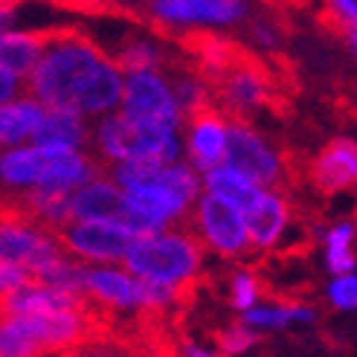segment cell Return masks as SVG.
<instances>
[{"instance_id":"19","label":"cell","mask_w":357,"mask_h":357,"mask_svg":"<svg viewBox=\"0 0 357 357\" xmlns=\"http://www.w3.org/2000/svg\"><path fill=\"white\" fill-rule=\"evenodd\" d=\"M47 35H50V29H38V32L9 29V32H3L0 35V64H3L12 76L26 79L47 47Z\"/></svg>"},{"instance_id":"4","label":"cell","mask_w":357,"mask_h":357,"mask_svg":"<svg viewBox=\"0 0 357 357\" xmlns=\"http://www.w3.org/2000/svg\"><path fill=\"white\" fill-rule=\"evenodd\" d=\"M99 157L108 163L119 160H134V157H149L160 163H174L181 157V142H177V128L160 122H142L128 114H111L105 116L99 131Z\"/></svg>"},{"instance_id":"31","label":"cell","mask_w":357,"mask_h":357,"mask_svg":"<svg viewBox=\"0 0 357 357\" xmlns=\"http://www.w3.org/2000/svg\"><path fill=\"white\" fill-rule=\"evenodd\" d=\"M17 9H21V0H0V35L12 29Z\"/></svg>"},{"instance_id":"25","label":"cell","mask_w":357,"mask_h":357,"mask_svg":"<svg viewBox=\"0 0 357 357\" xmlns=\"http://www.w3.org/2000/svg\"><path fill=\"white\" fill-rule=\"evenodd\" d=\"M326 302L334 311L354 314L357 311V271L328 276V282H326Z\"/></svg>"},{"instance_id":"20","label":"cell","mask_w":357,"mask_h":357,"mask_svg":"<svg viewBox=\"0 0 357 357\" xmlns=\"http://www.w3.org/2000/svg\"><path fill=\"white\" fill-rule=\"evenodd\" d=\"M47 108L38 99H17L0 105V146H21L32 139L38 122L44 119Z\"/></svg>"},{"instance_id":"28","label":"cell","mask_w":357,"mask_h":357,"mask_svg":"<svg viewBox=\"0 0 357 357\" xmlns=\"http://www.w3.org/2000/svg\"><path fill=\"white\" fill-rule=\"evenodd\" d=\"M250 41L256 44L259 52H276L282 47V29L276 21H271V17H253L250 21Z\"/></svg>"},{"instance_id":"9","label":"cell","mask_w":357,"mask_h":357,"mask_svg":"<svg viewBox=\"0 0 357 357\" xmlns=\"http://www.w3.org/2000/svg\"><path fill=\"white\" fill-rule=\"evenodd\" d=\"M0 259L29 267L32 276L38 279L50 267L70 259V253L59 241V236L44 227L17 218H0Z\"/></svg>"},{"instance_id":"15","label":"cell","mask_w":357,"mask_h":357,"mask_svg":"<svg viewBox=\"0 0 357 357\" xmlns=\"http://www.w3.org/2000/svg\"><path fill=\"white\" fill-rule=\"evenodd\" d=\"M82 291L108 311H139V279L119 267H84Z\"/></svg>"},{"instance_id":"27","label":"cell","mask_w":357,"mask_h":357,"mask_svg":"<svg viewBox=\"0 0 357 357\" xmlns=\"http://www.w3.org/2000/svg\"><path fill=\"white\" fill-rule=\"evenodd\" d=\"M323 17L346 38L357 29V0H323Z\"/></svg>"},{"instance_id":"32","label":"cell","mask_w":357,"mask_h":357,"mask_svg":"<svg viewBox=\"0 0 357 357\" xmlns=\"http://www.w3.org/2000/svg\"><path fill=\"white\" fill-rule=\"evenodd\" d=\"M183 357H229V354H224L221 349H204L198 343H186L183 346Z\"/></svg>"},{"instance_id":"11","label":"cell","mask_w":357,"mask_h":357,"mask_svg":"<svg viewBox=\"0 0 357 357\" xmlns=\"http://www.w3.org/2000/svg\"><path fill=\"white\" fill-rule=\"evenodd\" d=\"M119 105H122V114L142 122H160V125L181 128V119H183L169 82L157 70H134V73H128Z\"/></svg>"},{"instance_id":"10","label":"cell","mask_w":357,"mask_h":357,"mask_svg":"<svg viewBox=\"0 0 357 357\" xmlns=\"http://www.w3.org/2000/svg\"><path fill=\"white\" fill-rule=\"evenodd\" d=\"M59 241L73 259L82 261H125L131 244L137 236L125 229L116 221H99V218H84V221H70L59 229Z\"/></svg>"},{"instance_id":"26","label":"cell","mask_w":357,"mask_h":357,"mask_svg":"<svg viewBox=\"0 0 357 357\" xmlns=\"http://www.w3.org/2000/svg\"><path fill=\"white\" fill-rule=\"evenodd\" d=\"M259 331H253L247 323H233V326H224L218 334H215V343H218V349L224 351V354H229V357H236V354H244V351H250L256 343H259Z\"/></svg>"},{"instance_id":"33","label":"cell","mask_w":357,"mask_h":357,"mask_svg":"<svg viewBox=\"0 0 357 357\" xmlns=\"http://www.w3.org/2000/svg\"><path fill=\"white\" fill-rule=\"evenodd\" d=\"M346 44H349V50H351V52H354V59H357V29H354V32H349V35H346Z\"/></svg>"},{"instance_id":"34","label":"cell","mask_w":357,"mask_h":357,"mask_svg":"<svg viewBox=\"0 0 357 357\" xmlns=\"http://www.w3.org/2000/svg\"><path fill=\"white\" fill-rule=\"evenodd\" d=\"M0 357H6V354H3V351H0Z\"/></svg>"},{"instance_id":"17","label":"cell","mask_w":357,"mask_h":357,"mask_svg":"<svg viewBox=\"0 0 357 357\" xmlns=\"http://www.w3.org/2000/svg\"><path fill=\"white\" fill-rule=\"evenodd\" d=\"M314 319H317L314 305H308L302 299H261L259 305L247 308L241 314V323H247L259 334L282 331L291 326H311Z\"/></svg>"},{"instance_id":"23","label":"cell","mask_w":357,"mask_h":357,"mask_svg":"<svg viewBox=\"0 0 357 357\" xmlns=\"http://www.w3.org/2000/svg\"><path fill=\"white\" fill-rule=\"evenodd\" d=\"M116 61L119 70L125 73H134V70H154L157 64H163V52H160L149 38H142V35H128L116 52L111 56Z\"/></svg>"},{"instance_id":"13","label":"cell","mask_w":357,"mask_h":357,"mask_svg":"<svg viewBox=\"0 0 357 357\" xmlns=\"http://www.w3.org/2000/svg\"><path fill=\"white\" fill-rule=\"evenodd\" d=\"M229 122L233 116H227L218 105H206L186 116V154L192 169L209 172L224 163L229 146Z\"/></svg>"},{"instance_id":"5","label":"cell","mask_w":357,"mask_h":357,"mask_svg":"<svg viewBox=\"0 0 357 357\" xmlns=\"http://www.w3.org/2000/svg\"><path fill=\"white\" fill-rule=\"evenodd\" d=\"M212 87V99L218 102V108L233 116V119H247L264 108H271L276 99V82L261 61L253 56H241L227 64L221 73L206 79Z\"/></svg>"},{"instance_id":"3","label":"cell","mask_w":357,"mask_h":357,"mask_svg":"<svg viewBox=\"0 0 357 357\" xmlns=\"http://www.w3.org/2000/svg\"><path fill=\"white\" fill-rule=\"evenodd\" d=\"M125 267L137 279L186 291L204 271V244L186 224L166 227L149 236H137L125 256Z\"/></svg>"},{"instance_id":"29","label":"cell","mask_w":357,"mask_h":357,"mask_svg":"<svg viewBox=\"0 0 357 357\" xmlns=\"http://www.w3.org/2000/svg\"><path fill=\"white\" fill-rule=\"evenodd\" d=\"M32 279H35V276H32L29 267L0 259V299L9 296V294H15L17 288H24V284H29Z\"/></svg>"},{"instance_id":"22","label":"cell","mask_w":357,"mask_h":357,"mask_svg":"<svg viewBox=\"0 0 357 357\" xmlns=\"http://www.w3.org/2000/svg\"><path fill=\"white\" fill-rule=\"evenodd\" d=\"M204 186L209 195H215V198L227 201V204H233L238 206L241 212L256 201V195L261 192V186H256L250 177H244L241 172L236 169H229L227 163L215 166V169H209L204 172Z\"/></svg>"},{"instance_id":"2","label":"cell","mask_w":357,"mask_h":357,"mask_svg":"<svg viewBox=\"0 0 357 357\" xmlns=\"http://www.w3.org/2000/svg\"><path fill=\"white\" fill-rule=\"evenodd\" d=\"M102 174V163L79 149L32 146L9 149L0 154V186L9 192L21 189H56L76 192L87 181Z\"/></svg>"},{"instance_id":"1","label":"cell","mask_w":357,"mask_h":357,"mask_svg":"<svg viewBox=\"0 0 357 357\" xmlns=\"http://www.w3.org/2000/svg\"><path fill=\"white\" fill-rule=\"evenodd\" d=\"M26 91L44 108L79 116L111 114L122 102L125 79L111 56L79 29H50L38 64L26 76Z\"/></svg>"},{"instance_id":"21","label":"cell","mask_w":357,"mask_h":357,"mask_svg":"<svg viewBox=\"0 0 357 357\" xmlns=\"http://www.w3.org/2000/svg\"><path fill=\"white\" fill-rule=\"evenodd\" d=\"M87 131L79 114L73 111H59V108H47L44 119L38 122L32 139L35 146H64V149H79L84 142Z\"/></svg>"},{"instance_id":"12","label":"cell","mask_w":357,"mask_h":357,"mask_svg":"<svg viewBox=\"0 0 357 357\" xmlns=\"http://www.w3.org/2000/svg\"><path fill=\"white\" fill-rule=\"evenodd\" d=\"M308 183L337 198V195H357V139L334 137L319 149L305 166Z\"/></svg>"},{"instance_id":"24","label":"cell","mask_w":357,"mask_h":357,"mask_svg":"<svg viewBox=\"0 0 357 357\" xmlns=\"http://www.w3.org/2000/svg\"><path fill=\"white\" fill-rule=\"evenodd\" d=\"M227 296H229V305L238 314H244L247 308L259 305L264 299V282L253 267H236L227 279Z\"/></svg>"},{"instance_id":"8","label":"cell","mask_w":357,"mask_h":357,"mask_svg":"<svg viewBox=\"0 0 357 357\" xmlns=\"http://www.w3.org/2000/svg\"><path fill=\"white\" fill-rule=\"evenodd\" d=\"M247 221V236H250V250L253 253H279L288 250L294 236H296V206L284 186L276 189H261L256 201L244 209Z\"/></svg>"},{"instance_id":"7","label":"cell","mask_w":357,"mask_h":357,"mask_svg":"<svg viewBox=\"0 0 357 357\" xmlns=\"http://www.w3.org/2000/svg\"><path fill=\"white\" fill-rule=\"evenodd\" d=\"M192 233L201 238L204 250H209V253H215L218 259H227V261H238L253 253L250 250L244 212L209 192H204L198 204H195Z\"/></svg>"},{"instance_id":"18","label":"cell","mask_w":357,"mask_h":357,"mask_svg":"<svg viewBox=\"0 0 357 357\" xmlns=\"http://www.w3.org/2000/svg\"><path fill=\"white\" fill-rule=\"evenodd\" d=\"M119 209H122V189L111 177H102V174L70 195V218L73 221H84V218L116 221Z\"/></svg>"},{"instance_id":"16","label":"cell","mask_w":357,"mask_h":357,"mask_svg":"<svg viewBox=\"0 0 357 357\" xmlns=\"http://www.w3.org/2000/svg\"><path fill=\"white\" fill-rule=\"evenodd\" d=\"M314 241L328 276L357 271V218H334L317 227Z\"/></svg>"},{"instance_id":"14","label":"cell","mask_w":357,"mask_h":357,"mask_svg":"<svg viewBox=\"0 0 357 357\" xmlns=\"http://www.w3.org/2000/svg\"><path fill=\"white\" fill-rule=\"evenodd\" d=\"M157 17L177 26H236L247 21L250 0H157Z\"/></svg>"},{"instance_id":"6","label":"cell","mask_w":357,"mask_h":357,"mask_svg":"<svg viewBox=\"0 0 357 357\" xmlns=\"http://www.w3.org/2000/svg\"><path fill=\"white\" fill-rule=\"evenodd\" d=\"M224 163L229 169L241 172L244 177H250L261 189L284 186L291 177V163L284 151L247 119L229 122V146H227Z\"/></svg>"},{"instance_id":"30","label":"cell","mask_w":357,"mask_h":357,"mask_svg":"<svg viewBox=\"0 0 357 357\" xmlns=\"http://www.w3.org/2000/svg\"><path fill=\"white\" fill-rule=\"evenodd\" d=\"M17 82H21V79L12 76L9 70H6L3 64H0V105L15 99V93H17Z\"/></svg>"}]
</instances>
